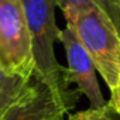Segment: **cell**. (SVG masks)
Segmentation results:
<instances>
[{
    "mask_svg": "<svg viewBox=\"0 0 120 120\" xmlns=\"http://www.w3.org/2000/svg\"><path fill=\"white\" fill-rule=\"evenodd\" d=\"M21 3L31 37L35 76L72 109L79 92L69 89L68 68H64L55 56V42L59 41L61 33L55 21V0H21Z\"/></svg>",
    "mask_w": 120,
    "mask_h": 120,
    "instance_id": "6da1fadb",
    "label": "cell"
},
{
    "mask_svg": "<svg viewBox=\"0 0 120 120\" xmlns=\"http://www.w3.org/2000/svg\"><path fill=\"white\" fill-rule=\"evenodd\" d=\"M93 2L98 3V0H55L56 6L62 10L67 23L71 21V20L75 17V14H76L82 7H85V6H88V4H90V3H93Z\"/></svg>",
    "mask_w": 120,
    "mask_h": 120,
    "instance_id": "ba28073f",
    "label": "cell"
},
{
    "mask_svg": "<svg viewBox=\"0 0 120 120\" xmlns=\"http://www.w3.org/2000/svg\"><path fill=\"white\" fill-rule=\"evenodd\" d=\"M71 107L34 75L31 86L0 120H64Z\"/></svg>",
    "mask_w": 120,
    "mask_h": 120,
    "instance_id": "5b68a950",
    "label": "cell"
},
{
    "mask_svg": "<svg viewBox=\"0 0 120 120\" xmlns=\"http://www.w3.org/2000/svg\"><path fill=\"white\" fill-rule=\"evenodd\" d=\"M67 26L74 28L96 71L113 90L120 81V34L106 10L93 2L82 7Z\"/></svg>",
    "mask_w": 120,
    "mask_h": 120,
    "instance_id": "7a4b0ae2",
    "label": "cell"
},
{
    "mask_svg": "<svg viewBox=\"0 0 120 120\" xmlns=\"http://www.w3.org/2000/svg\"><path fill=\"white\" fill-rule=\"evenodd\" d=\"M110 2H112L114 6H117V7L120 9V0H110Z\"/></svg>",
    "mask_w": 120,
    "mask_h": 120,
    "instance_id": "8fae6325",
    "label": "cell"
},
{
    "mask_svg": "<svg viewBox=\"0 0 120 120\" xmlns=\"http://www.w3.org/2000/svg\"><path fill=\"white\" fill-rule=\"evenodd\" d=\"M112 112H113V109L107 103V106H105V107H99V109L89 107L86 110L72 113L68 116L67 120H116L112 116Z\"/></svg>",
    "mask_w": 120,
    "mask_h": 120,
    "instance_id": "52a82bcc",
    "label": "cell"
},
{
    "mask_svg": "<svg viewBox=\"0 0 120 120\" xmlns=\"http://www.w3.org/2000/svg\"><path fill=\"white\" fill-rule=\"evenodd\" d=\"M59 41L65 48L71 83L76 85V90L86 96L90 103L89 107L99 109L107 106L96 78L95 64L74 28L67 26L64 30H61Z\"/></svg>",
    "mask_w": 120,
    "mask_h": 120,
    "instance_id": "277c9868",
    "label": "cell"
},
{
    "mask_svg": "<svg viewBox=\"0 0 120 120\" xmlns=\"http://www.w3.org/2000/svg\"><path fill=\"white\" fill-rule=\"evenodd\" d=\"M33 79L34 78L28 79L21 75L10 74L0 67V119L16 100L27 92Z\"/></svg>",
    "mask_w": 120,
    "mask_h": 120,
    "instance_id": "8992f818",
    "label": "cell"
},
{
    "mask_svg": "<svg viewBox=\"0 0 120 120\" xmlns=\"http://www.w3.org/2000/svg\"><path fill=\"white\" fill-rule=\"evenodd\" d=\"M110 93H112V96H110L109 105H110V107L113 109V112H116V113L120 116V81H119L117 86H116L113 90H110Z\"/></svg>",
    "mask_w": 120,
    "mask_h": 120,
    "instance_id": "30bf717a",
    "label": "cell"
},
{
    "mask_svg": "<svg viewBox=\"0 0 120 120\" xmlns=\"http://www.w3.org/2000/svg\"><path fill=\"white\" fill-rule=\"evenodd\" d=\"M98 4H100L106 10V13L109 14V17L112 19V21L114 23V26L120 34V9L117 6H114L110 0H98Z\"/></svg>",
    "mask_w": 120,
    "mask_h": 120,
    "instance_id": "9c48e42d",
    "label": "cell"
},
{
    "mask_svg": "<svg viewBox=\"0 0 120 120\" xmlns=\"http://www.w3.org/2000/svg\"><path fill=\"white\" fill-rule=\"evenodd\" d=\"M0 67L24 78H34L31 37L21 0H0Z\"/></svg>",
    "mask_w": 120,
    "mask_h": 120,
    "instance_id": "3957f363",
    "label": "cell"
}]
</instances>
